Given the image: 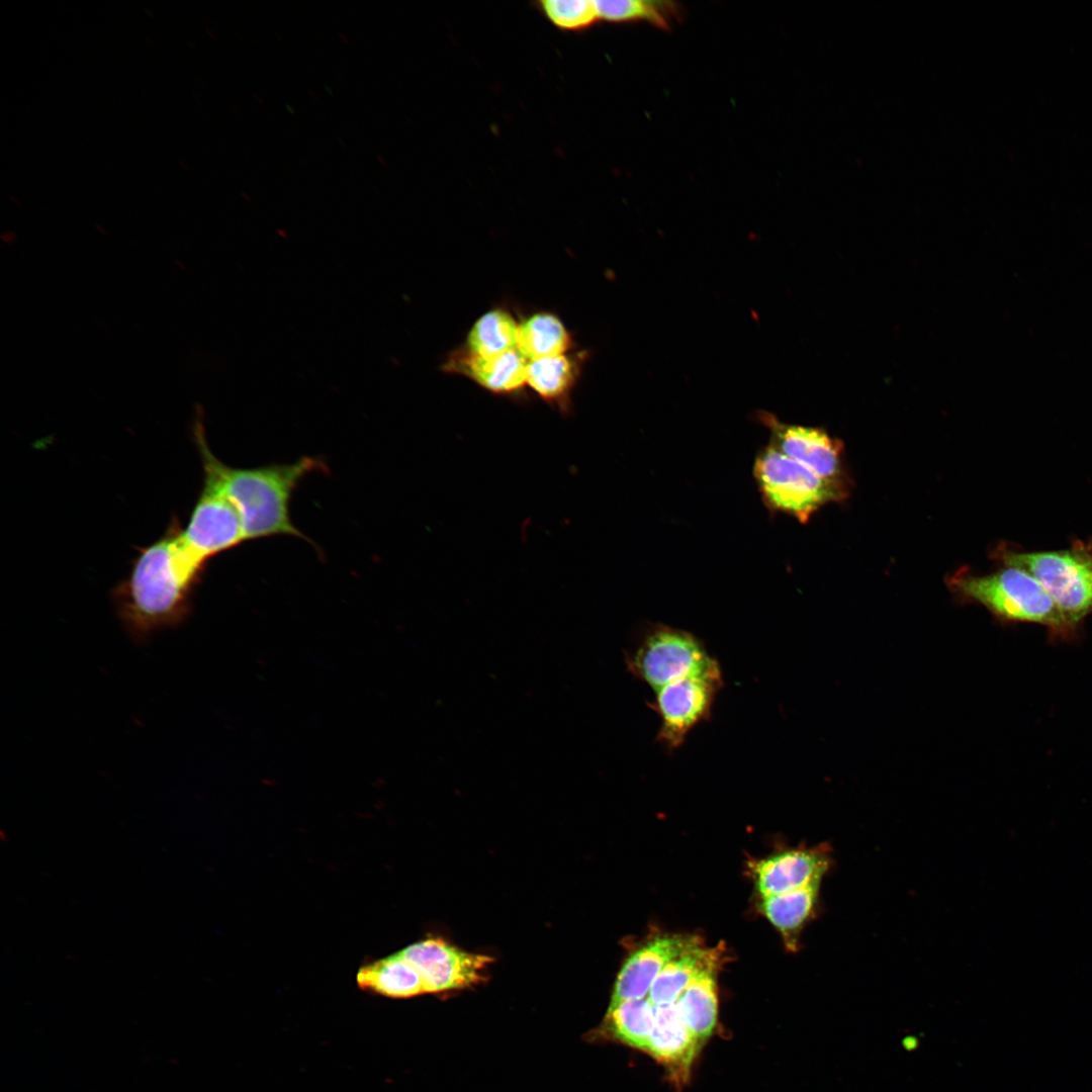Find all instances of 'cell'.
Instances as JSON below:
<instances>
[{
  "mask_svg": "<svg viewBox=\"0 0 1092 1092\" xmlns=\"http://www.w3.org/2000/svg\"><path fill=\"white\" fill-rule=\"evenodd\" d=\"M182 530L173 518L163 536L140 550L130 573L113 592L122 626L138 642L179 626L190 614L206 562L187 547Z\"/></svg>",
  "mask_w": 1092,
  "mask_h": 1092,
  "instance_id": "6da1fadb",
  "label": "cell"
},
{
  "mask_svg": "<svg viewBox=\"0 0 1092 1092\" xmlns=\"http://www.w3.org/2000/svg\"><path fill=\"white\" fill-rule=\"evenodd\" d=\"M193 429L203 466V481L216 487L234 506L246 541L280 535L308 541L292 523L290 502L299 482L307 474L324 468L321 460L305 456L292 463L231 467L209 449L201 420L195 421Z\"/></svg>",
  "mask_w": 1092,
  "mask_h": 1092,
  "instance_id": "7a4b0ae2",
  "label": "cell"
},
{
  "mask_svg": "<svg viewBox=\"0 0 1092 1092\" xmlns=\"http://www.w3.org/2000/svg\"><path fill=\"white\" fill-rule=\"evenodd\" d=\"M950 585L961 599L984 606L1004 622L1039 624L1054 638L1068 639L1076 634L1041 584L1015 566L1005 565L981 576L956 575Z\"/></svg>",
  "mask_w": 1092,
  "mask_h": 1092,
  "instance_id": "3957f363",
  "label": "cell"
},
{
  "mask_svg": "<svg viewBox=\"0 0 1092 1092\" xmlns=\"http://www.w3.org/2000/svg\"><path fill=\"white\" fill-rule=\"evenodd\" d=\"M999 558L1035 578L1074 629L1092 614V540L1055 551L1004 549Z\"/></svg>",
  "mask_w": 1092,
  "mask_h": 1092,
  "instance_id": "277c9868",
  "label": "cell"
},
{
  "mask_svg": "<svg viewBox=\"0 0 1092 1092\" xmlns=\"http://www.w3.org/2000/svg\"><path fill=\"white\" fill-rule=\"evenodd\" d=\"M754 476L768 507L801 523L825 504L840 500L847 493L844 483L820 477L772 446L757 456Z\"/></svg>",
  "mask_w": 1092,
  "mask_h": 1092,
  "instance_id": "5b68a950",
  "label": "cell"
},
{
  "mask_svg": "<svg viewBox=\"0 0 1092 1092\" xmlns=\"http://www.w3.org/2000/svg\"><path fill=\"white\" fill-rule=\"evenodd\" d=\"M625 660L628 670L655 692L677 678L719 666L696 636L665 625L647 629Z\"/></svg>",
  "mask_w": 1092,
  "mask_h": 1092,
  "instance_id": "8992f818",
  "label": "cell"
},
{
  "mask_svg": "<svg viewBox=\"0 0 1092 1092\" xmlns=\"http://www.w3.org/2000/svg\"><path fill=\"white\" fill-rule=\"evenodd\" d=\"M722 687L720 666L677 678L659 690L652 703L660 717L657 741L669 750L678 748L687 735L711 713Z\"/></svg>",
  "mask_w": 1092,
  "mask_h": 1092,
  "instance_id": "52a82bcc",
  "label": "cell"
},
{
  "mask_svg": "<svg viewBox=\"0 0 1092 1092\" xmlns=\"http://www.w3.org/2000/svg\"><path fill=\"white\" fill-rule=\"evenodd\" d=\"M421 975L426 993L468 987L482 980L490 957L464 951L440 938H427L398 951Z\"/></svg>",
  "mask_w": 1092,
  "mask_h": 1092,
  "instance_id": "ba28073f",
  "label": "cell"
},
{
  "mask_svg": "<svg viewBox=\"0 0 1092 1092\" xmlns=\"http://www.w3.org/2000/svg\"><path fill=\"white\" fill-rule=\"evenodd\" d=\"M187 547L207 562L217 554L246 542L240 517L231 502L203 481L188 524L182 530Z\"/></svg>",
  "mask_w": 1092,
  "mask_h": 1092,
  "instance_id": "9c48e42d",
  "label": "cell"
},
{
  "mask_svg": "<svg viewBox=\"0 0 1092 1092\" xmlns=\"http://www.w3.org/2000/svg\"><path fill=\"white\" fill-rule=\"evenodd\" d=\"M760 420L769 429L771 445L783 454L811 469L820 477L843 482V445L817 428L789 425L768 413Z\"/></svg>",
  "mask_w": 1092,
  "mask_h": 1092,
  "instance_id": "30bf717a",
  "label": "cell"
},
{
  "mask_svg": "<svg viewBox=\"0 0 1092 1092\" xmlns=\"http://www.w3.org/2000/svg\"><path fill=\"white\" fill-rule=\"evenodd\" d=\"M832 864L830 849L822 844L812 848L781 851L750 867L761 898L783 894L814 882H821Z\"/></svg>",
  "mask_w": 1092,
  "mask_h": 1092,
  "instance_id": "8fae6325",
  "label": "cell"
},
{
  "mask_svg": "<svg viewBox=\"0 0 1092 1092\" xmlns=\"http://www.w3.org/2000/svg\"><path fill=\"white\" fill-rule=\"evenodd\" d=\"M697 945L699 942L695 937L662 935L637 948L618 974L609 1007L626 1000L645 998L662 969Z\"/></svg>",
  "mask_w": 1092,
  "mask_h": 1092,
  "instance_id": "7c38bea8",
  "label": "cell"
},
{
  "mask_svg": "<svg viewBox=\"0 0 1092 1092\" xmlns=\"http://www.w3.org/2000/svg\"><path fill=\"white\" fill-rule=\"evenodd\" d=\"M528 362L518 350L495 358H483L461 347L447 356L442 368L447 373L469 378L491 393L516 396L527 384Z\"/></svg>",
  "mask_w": 1092,
  "mask_h": 1092,
  "instance_id": "4fadbf2b",
  "label": "cell"
},
{
  "mask_svg": "<svg viewBox=\"0 0 1092 1092\" xmlns=\"http://www.w3.org/2000/svg\"><path fill=\"white\" fill-rule=\"evenodd\" d=\"M654 1006L655 1024L646 1052L672 1075L685 1078L701 1041L685 1024L675 1003Z\"/></svg>",
  "mask_w": 1092,
  "mask_h": 1092,
  "instance_id": "5bb4252c",
  "label": "cell"
},
{
  "mask_svg": "<svg viewBox=\"0 0 1092 1092\" xmlns=\"http://www.w3.org/2000/svg\"><path fill=\"white\" fill-rule=\"evenodd\" d=\"M582 354L559 355L528 362L527 384L561 414L571 412V394L579 377Z\"/></svg>",
  "mask_w": 1092,
  "mask_h": 1092,
  "instance_id": "9a60e30c",
  "label": "cell"
},
{
  "mask_svg": "<svg viewBox=\"0 0 1092 1092\" xmlns=\"http://www.w3.org/2000/svg\"><path fill=\"white\" fill-rule=\"evenodd\" d=\"M820 883L762 898L761 912L781 932L787 948L792 951L799 947L801 932L814 914Z\"/></svg>",
  "mask_w": 1092,
  "mask_h": 1092,
  "instance_id": "2e32d148",
  "label": "cell"
},
{
  "mask_svg": "<svg viewBox=\"0 0 1092 1092\" xmlns=\"http://www.w3.org/2000/svg\"><path fill=\"white\" fill-rule=\"evenodd\" d=\"M360 988L392 997L408 998L426 993L419 972L398 952L361 967L357 973Z\"/></svg>",
  "mask_w": 1092,
  "mask_h": 1092,
  "instance_id": "e0dca14e",
  "label": "cell"
},
{
  "mask_svg": "<svg viewBox=\"0 0 1092 1092\" xmlns=\"http://www.w3.org/2000/svg\"><path fill=\"white\" fill-rule=\"evenodd\" d=\"M720 952L700 944L671 960L655 979L649 1000L654 1005L675 1003L686 988L703 972L717 967Z\"/></svg>",
  "mask_w": 1092,
  "mask_h": 1092,
  "instance_id": "ac0fdd59",
  "label": "cell"
},
{
  "mask_svg": "<svg viewBox=\"0 0 1092 1092\" xmlns=\"http://www.w3.org/2000/svg\"><path fill=\"white\" fill-rule=\"evenodd\" d=\"M571 346L569 332L554 313L535 312L519 323L518 351L528 361L566 354Z\"/></svg>",
  "mask_w": 1092,
  "mask_h": 1092,
  "instance_id": "d6986e66",
  "label": "cell"
},
{
  "mask_svg": "<svg viewBox=\"0 0 1092 1092\" xmlns=\"http://www.w3.org/2000/svg\"><path fill=\"white\" fill-rule=\"evenodd\" d=\"M716 970L703 972L675 1001L685 1024L701 1042L712 1034L717 1022Z\"/></svg>",
  "mask_w": 1092,
  "mask_h": 1092,
  "instance_id": "ffe728a7",
  "label": "cell"
},
{
  "mask_svg": "<svg viewBox=\"0 0 1092 1092\" xmlns=\"http://www.w3.org/2000/svg\"><path fill=\"white\" fill-rule=\"evenodd\" d=\"M519 324L505 308L496 307L481 314L471 326L464 346L483 358H495L518 350Z\"/></svg>",
  "mask_w": 1092,
  "mask_h": 1092,
  "instance_id": "44dd1931",
  "label": "cell"
},
{
  "mask_svg": "<svg viewBox=\"0 0 1092 1092\" xmlns=\"http://www.w3.org/2000/svg\"><path fill=\"white\" fill-rule=\"evenodd\" d=\"M655 1024V1006L649 998L631 999L609 1007L606 1026L623 1043L647 1051Z\"/></svg>",
  "mask_w": 1092,
  "mask_h": 1092,
  "instance_id": "7402d4cb",
  "label": "cell"
},
{
  "mask_svg": "<svg viewBox=\"0 0 1092 1092\" xmlns=\"http://www.w3.org/2000/svg\"><path fill=\"white\" fill-rule=\"evenodd\" d=\"M599 18L609 22L646 21L661 29H669L678 14L674 3L645 0H597Z\"/></svg>",
  "mask_w": 1092,
  "mask_h": 1092,
  "instance_id": "603a6c76",
  "label": "cell"
},
{
  "mask_svg": "<svg viewBox=\"0 0 1092 1092\" xmlns=\"http://www.w3.org/2000/svg\"><path fill=\"white\" fill-rule=\"evenodd\" d=\"M536 7L561 30L580 31L600 19L595 1L589 0H541Z\"/></svg>",
  "mask_w": 1092,
  "mask_h": 1092,
  "instance_id": "cb8c5ba5",
  "label": "cell"
}]
</instances>
